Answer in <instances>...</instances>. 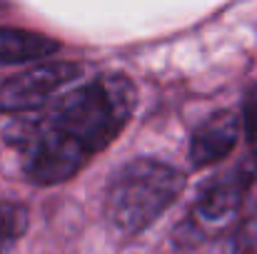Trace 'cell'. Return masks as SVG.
<instances>
[{"mask_svg":"<svg viewBox=\"0 0 257 254\" xmlns=\"http://www.w3.org/2000/svg\"><path fill=\"white\" fill-rule=\"evenodd\" d=\"M133 110V83L125 75H105L65 92L48 110H43L40 117L75 140L87 155H97L122 132Z\"/></svg>","mask_w":257,"mask_h":254,"instance_id":"obj_1","label":"cell"},{"mask_svg":"<svg viewBox=\"0 0 257 254\" xmlns=\"http://www.w3.org/2000/svg\"><path fill=\"white\" fill-rule=\"evenodd\" d=\"M185 189V174L168 162L138 157L112 172L105 192V217L120 234L148 229Z\"/></svg>","mask_w":257,"mask_h":254,"instance_id":"obj_2","label":"cell"},{"mask_svg":"<svg viewBox=\"0 0 257 254\" xmlns=\"http://www.w3.org/2000/svg\"><path fill=\"white\" fill-rule=\"evenodd\" d=\"M5 137L10 145L20 147L23 172L35 184H60L78 174L90 157L75 140L45 122L40 115L35 120L13 122L5 130Z\"/></svg>","mask_w":257,"mask_h":254,"instance_id":"obj_3","label":"cell"},{"mask_svg":"<svg viewBox=\"0 0 257 254\" xmlns=\"http://www.w3.org/2000/svg\"><path fill=\"white\" fill-rule=\"evenodd\" d=\"M83 73L75 63H38L0 83V112H30L43 107L60 87Z\"/></svg>","mask_w":257,"mask_h":254,"instance_id":"obj_4","label":"cell"},{"mask_svg":"<svg viewBox=\"0 0 257 254\" xmlns=\"http://www.w3.org/2000/svg\"><path fill=\"white\" fill-rule=\"evenodd\" d=\"M245 177L240 165L212 177L195 202V229H217L245 214Z\"/></svg>","mask_w":257,"mask_h":254,"instance_id":"obj_5","label":"cell"},{"mask_svg":"<svg viewBox=\"0 0 257 254\" xmlns=\"http://www.w3.org/2000/svg\"><path fill=\"white\" fill-rule=\"evenodd\" d=\"M240 135V117L232 110L212 112L190 137V165L195 169L210 167L225 160Z\"/></svg>","mask_w":257,"mask_h":254,"instance_id":"obj_6","label":"cell"},{"mask_svg":"<svg viewBox=\"0 0 257 254\" xmlns=\"http://www.w3.org/2000/svg\"><path fill=\"white\" fill-rule=\"evenodd\" d=\"M58 43L48 35L20 30V28H0V65H18L45 60L58 53Z\"/></svg>","mask_w":257,"mask_h":254,"instance_id":"obj_7","label":"cell"},{"mask_svg":"<svg viewBox=\"0 0 257 254\" xmlns=\"http://www.w3.org/2000/svg\"><path fill=\"white\" fill-rule=\"evenodd\" d=\"M28 229V209L18 202H0V254H5Z\"/></svg>","mask_w":257,"mask_h":254,"instance_id":"obj_8","label":"cell"},{"mask_svg":"<svg viewBox=\"0 0 257 254\" xmlns=\"http://www.w3.org/2000/svg\"><path fill=\"white\" fill-rule=\"evenodd\" d=\"M242 177H245V214L247 217H257V152L242 157L240 162Z\"/></svg>","mask_w":257,"mask_h":254,"instance_id":"obj_9","label":"cell"},{"mask_svg":"<svg viewBox=\"0 0 257 254\" xmlns=\"http://www.w3.org/2000/svg\"><path fill=\"white\" fill-rule=\"evenodd\" d=\"M245 130H247V140L257 145V87L250 90L245 100Z\"/></svg>","mask_w":257,"mask_h":254,"instance_id":"obj_10","label":"cell"}]
</instances>
